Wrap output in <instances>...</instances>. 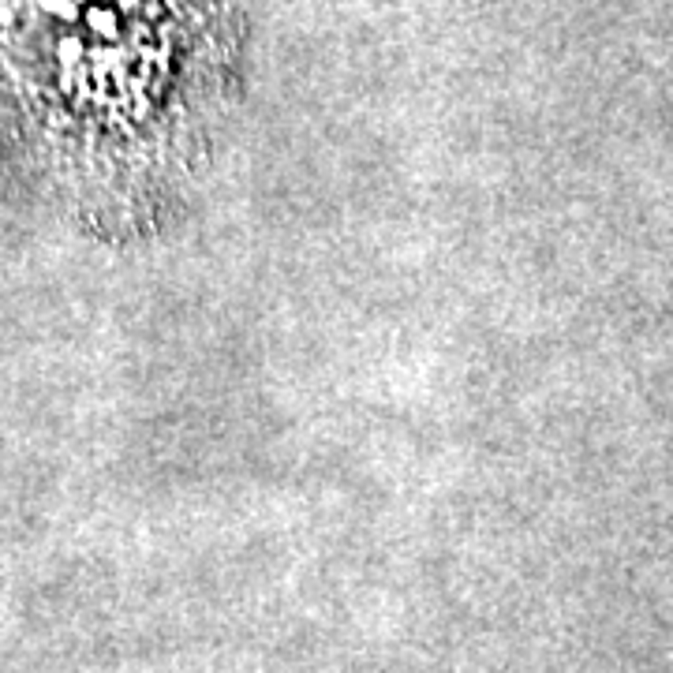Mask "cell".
Segmentation results:
<instances>
[{
    "instance_id": "obj_1",
    "label": "cell",
    "mask_w": 673,
    "mask_h": 673,
    "mask_svg": "<svg viewBox=\"0 0 673 673\" xmlns=\"http://www.w3.org/2000/svg\"><path fill=\"white\" fill-rule=\"evenodd\" d=\"M213 0H0L4 49L26 64L116 72L124 83L161 86L210 34Z\"/></svg>"
}]
</instances>
